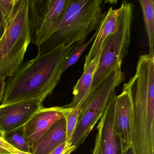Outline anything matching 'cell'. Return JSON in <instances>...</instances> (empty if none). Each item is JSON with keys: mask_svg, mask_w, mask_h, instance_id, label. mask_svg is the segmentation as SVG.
Listing matches in <instances>:
<instances>
[{"mask_svg": "<svg viewBox=\"0 0 154 154\" xmlns=\"http://www.w3.org/2000/svg\"><path fill=\"white\" fill-rule=\"evenodd\" d=\"M42 106V103L36 100L23 101L0 105V130L5 134L22 129Z\"/></svg>", "mask_w": 154, "mask_h": 154, "instance_id": "obj_8", "label": "cell"}, {"mask_svg": "<svg viewBox=\"0 0 154 154\" xmlns=\"http://www.w3.org/2000/svg\"><path fill=\"white\" fill-rule=\"evenodd\" d=\"M98 30H99V27L97 28L93 36L91 38V39L88 42H86V43H85L83 45L77 48L74 51L73 53L72 54L71 56L68 58L67 62L66 63L65 65L64 66V68L63 70V73L65 71L66 69H68L69 67L72 66L74 64H75L78 61L79 58L81 57V56L83 54L84 52L85 51V49L88 47L89 45L93 41H94V39H95V37H96V35H97V33H98Z\"/></svg>", "mask_w": 154, "mask_h": 154, "instance_id": "obj_18", "label": "cell"}, {"mask_svg": "<svg viewBox=\"0 0 154 154\" xmlns=\"http://www.w3.org/2000/svg\"><path fill=\"white\" fill-rule=\"evenodd\" d=\"M116 94L112 95L97 127L99 154H122L120 139L115 129Z\"/></svg>", "mask_w": 154, "mask_h": 154, "instance_id": "obj_9", "label": "cell"}, {"mask_svg": "<svg viewBox=\"0 0 154 154\" xmlns=\"http://www.w3.org/2000/svg\"><path fill=\"white\" fill-rule=\"evenodd\" d=\"M18 0H0V12L2 19V24L8 21L14 13Z\"/></svg>", "mask_w": 154, "mask_h": 154, "instance_id": "obj_19", "label": "cell"}, {"mask_svg": "<svg viewBox=\"0 0 154 154\" xmlns=\"http://www.w3.org/2000/svg\"><path fill=\"white\" fill-rule=\"evenodd\" d=\"M91 154H99V137L97 134L95 139L94 148Z\"/></svg>", "mask_w": 154, "mask_h": 154, "instance_id": "obj_23", "label": "cell"}, {"mask_svg": "<svg viewBox=\"0 0 154 154\" xmlns=\"http://www.w3.org/2000/svg\"><path fill=\"white\" fill-rule=\"evenodd\" d=\"M123 86L132 102L133 153L154 154V58L140 56L135 75Z\"/></svg>", "mask_w": 154, "mask_h": 154, "instance_id": "obj_2", "label": "cell"}, {"mask_svg": "<svg viewBox=\"0 0 154 154\" xmlns=\"http://www.w3.org/2000/svg\"><path fill=\"white\" fill-rule=\"evenodd\" d=\"M103 0H69L61 18L53 26L49 38L38 47L43 54L63 45H83L90 33L100 25L106 12Z\"/></svg>", "mask_w": 154, "mask_h": 154, "instance_id": "obj_3", "label": "cell"}, {"mask_svg": "<svg viewBox=\"0 0 154 154\" xmlns=\"http://www.w3.org/2000/svg\"><path fill=\"white\" fill-rule=\"evenodd\" d=\"M4 140L0 139V154H11L3 147Z\"/></svg>", "mask_w": 154, "mask_h": 154, "instance_id": "obj_24", "label": "cell"}, {"mask_svg": "<svg viewBox=\"0 0 154 154\" xmlns=\"http://www.w3.org/2000/svg\"><path fill=\"white\" fill-rule=\"evenodd\" d=\"M133 9V4L126 1L122 2L119 8L115 31L107 37L102 47L99 63L92 82L90 97L110 73L118 66L122 65L128 54Z\"/></svg>", "mask_w": 154, "mask_h": 154, "instance_id": "obj_5", "label": "cell"}, {"mask_svg": "<svg viewBox=\"0 0 154 154\" xmlns=\"http://www.w3.org/2000/svg\"><path fill=\"white\" fill-rule=\"evenodd\" d=\"M66 122L64 117L57 121L30 147L32 154H49L66 142Z\"/></svg>", "mask_w": 154, "mask_h": 154, "instance_id": "obj_12", "label": "cell"}, {"mask_svg": "<svg viewBox=\"0 0 154 154\" xmlns=\"http://www.w3.org/2000/svg\"><path fill=\"white\" fill-rule=\"evenodd\" d=\"M125 79L122 65L117 66L89 98L80 112L77 127L70 144L76 150L85 141L102 116L116 89Z\"/></svg>", "mask_w": 154, "mask_h": 154, "instance_id": "obj_6", "label": "cell"}, {"mask_svg": "<svg viewBox=\"0 0 154 154\" xmlns=\"http://www.w3.org/2000/svg\"><path fill=\"white\" fill-rule=\"evenodd\" d=\"M29 0H18L13 15L3 23L0 37V77L13 75L23 63L31 43L29 19Z\"/></svg>", "mask_w": 154, "mask_h": 154, "instance_id": "obj_4", "label": "cell"}, {"mask_svg": "<svg viewBox=\"0 0 154 154\" xmlns=\"http://www.w3.org/2000/svg\"><path fill=\"white\" fill-rule=\"evenodd\" d=\"M80 47L61 45L23 63L6 82L1 106L26 100L43 103L60 82L66 63Z\"/></svg>", "mask_w": 154, "mask_h": 154, "instance_id": "obj_1", "label": "cell"}, {"mask_svg": "<svg viewBox=\"0 0 154 154\" xmlns=\"http://www.w3.org/2000/svg\"><path fill=\"white\" fill-rule=\"evenodd\" d=\"M71 146V144H68L66 141L63 142L57 147L56 148L49 154H62L66 149L70 147Z\"/></svg>", "mask_w": 154, "mask_h": 154, "instance_id": "obj_21", "label": "cell"}, {"mask_svg": "<svg viewBox=\"0 0 154 154\" xmlns=\"http://www.w3.org/2000/svg\"><path fill=\"white\" fill-rule=\"evenodd\" d=\"M100 54L93 60L85 69L78 80L73 89V98L72 102L66 107L72 108L78 111L80 113L88 101L91 95V88L94 75L99 63Z\"/></svg>", "mask_w": 154, "mask_h": 154, "instance_id": "obj_13", "label": "cell"}, {"mask_svg": "<svg viewBox=\"0 0 154 154\" xmlns=\"http://www.w3.org/2000/svg\"><path fill=\"white\" fill-rule=\"evenodd\" d=\"M6 79L0 77V104L2 102L6 86Z\"/></svg>", "mask_w": 154, "mask_h": 154, "instance_id": "obj_22", "label": "cell"}, {"mask_svg": "<svg viewBox=\"0 0 154 154\" xmlns=\"http://www.w3.org/2000/svg\"><path fill=\"white\" fill-rule=\"evenodd\" d=\"M119 10L113 9L111 7L106 12L100 25L90 52L85 57L84 69H85L91 62L94 60L100 53L103 44L107 37L112 34L117 25V19Z\"/></svg>", "mask_w": 154, "mask_h": 154, "instance_id": "obj_14", "label": "cell"}, {"mask_svg": "<svg viewBox=\"0 0 154 154\" xmlns=\"http://www.w3.org/2000/svg\"><path fill=\"white\" fill-rule=\"evenodd\" d=\"M75 150V147L74 146H71L70 147L66 149L62 154H71Z\"/></svg>", "mask_w": 154, "mask_h": 154, "instance_id": "obj_25", "label": "cell"}, {"mask_svg": "<svg viewBox=\"0 0 154 154\" xmlns=\"http://www.w3.org/2000/svg\"><path fill=\"white\" fill-rule=\"evenodd\" d=\"M122 154H134L131 147L130 148L126 151L122 152Z\"/></svg>", "mask_w": 154, "mask_h": 154, "instance_id": "obj_26", "label": "cell"}, {"mask_svg": "<svg viewBox=\"0 0 154 154\" xmlns=\"http://www.w3.org/2000/svg\"><path fill=\"white\" fill-rule=\"evenodd\" d=\"M0 139H5V134L1 130H0Z\"/></svg>", "mask_w": 154, "mask_h": 154, "instance_id": "obj_27", "label": "cell"}, {"mask_svg": "<svg viewBox=\"0 0 154 154\" xmlns=\"http://www.w3.org/2000/svg\"><path fill=\"white\" fill-rule=\"evenodd\" d=\"M64 116L66 122V142L68 144H71L70 142L77 127L80 118V113L76 110L67 107Z\"/></svg>", "mask_w": 154, "mask_h": 154, "instance_id": "obj_17", "label": "cell"}, {"mask_svg": "<svg viewBox=\"0 0 154 154\" xmlns=\"http://www.w3.org/2000/svg\"><path fill=\"white\" fill-rule=\"evenodd\" d=\"M115 129L120 139L122 152L131 147L133 127V111L128 89L123 86V91L116 96L115 103Z\"/></svg>", "mask_w": 154, "mask_h": 154, "instance_id": "obj_11", "label": "cell"}, {"mask_svg": "<svg viewBox=\"0 0 154 154\" xmlns=\"http://www.w3.org/2000/svg\"><path fill=\"white\" fill-rule=\"evenodd\" d=\"M23 128L5 134V140L15 148L23 152L30 153V147L23 135Z\"/></svg>", "mask_w": 154, "mask_h": 154, "instance_id": "obj_16", "label": "cell"}, {"mask_svg": "<svg viewBox=\"0 0 154 154\" xmlns=\"http://www.w3.org/2000/svg\"><path fill=\"white\" fill-rule=\"evenodd\" d=\"M3 147L11 154H32L31 153H26V152H23L17 149L11 145H10L5 140L3 142Z\"/></svg>", "mask_w": 154, "mask_h": 154, "instance_id": "obj_20", "label": "cell"}, {"mask_svg": "<svg viewBox=\"0 0 154 154\" xmlns=\"http://www.w3.org/2000/svg\"><path fill=\"white\" fill-rule=\"evenodd\" d=\"M68 0H29L31 43L40 47L49 38L53 26L63 16Z\"/></svg>", "mask_w": 154, "mask_h": 154, "instance_id": "obj_7", "label": "cell"}, {"mask_svg": "<svg viewBox=\"0 0 154 154\" xmlns=\"http://www.w3.org/2000/svg\"><path fill=\"white\" fill-rule=\"evenodd\" d=\"M65 106L45 108L42 106L23 128L24 138L31 147L54 124L64 117Z\"/></svg>", "mask_w": 154, "mask_h": 154, "instance_id": "obj_10", "label": "cell"}, {"mask_svg": "<svg viewBox=\"0 0 154 154\" xmlns=\"http://www.w3.org/2000/svg\"><path fill=\"white\" fill-rule=\"evenodd\" d=\"M2 17L1 13L0 12V28L2 27Z\"/></svg>", "mask_w": 154, "mask_h": 154, "instance_id": "obj_28", "label": "cell"}, {"mask_svg": "<svg viewBox=\"0 0 154 154\" xmlns=\"http://www.w3.org/2000/svg\"><path fill=\"white\" fill-rule=\"evenodd\" d=\"M143 11L145 27L148 39L149 51L148 55L154 57V2L153 0H140Z\"/></svg>", "mask_w": 154, "mask_h": 154, "instance_id": "obj_15", "label": "cell"}]
</instances>
